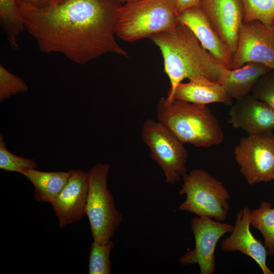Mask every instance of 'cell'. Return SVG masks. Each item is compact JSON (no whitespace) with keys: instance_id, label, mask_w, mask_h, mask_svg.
Returning a JSON list of instances; mask_svg holds the SVG:
<instances>
[{"instance_id":"obj_21","label":"cell","mask_w":274,"mask_h":274,"mask_svg":"<svg viewBox=\"0 0 274 274\" xmlns=\"http://www.w3.org/2000/svg\"><path fill=\"white\" fill-rule=\"evenodd\" d=\"M115 246L110 240L105 244L93 242L89 255V274H109L111 271L110 254Z\"/></svg>"},{"instance_id":"obj_5","label":"cell","mask_w":274,"mask_h":274,"mask_svg":"<svg viewBox=\"0 0 274 274\" xmlns=\"http://www.w3.org/2000/svg\"><path fill=\"white\" fill-rule=\"evenodd\" d=\"M110 166L97 163L88 172V191L86 215L93 242L105 244L111 240L123 220L107 187Z\"/></svg>"},{"instance_id":"obj_28","label":"cell","mask_w":274,"mask_h":274,"mask_svg":"<svg viewBox=\"0 0 274 274\" xmlns=\"http://www.w3.org/2000/svg\"><path fill=\"white\" fill-rule=\"evenodd\" d=\"M122 4H123V0H119Z\"/></svg>"},{"instance_id":"obj_19","label":"cell","mask_w":274,"mask_h":274,"mask_svg":"<svg viewBox=\"0 0 274 274\" xmlns=\"http://www.w3.org/2000/svg\"><path fill=\"white\" fill-rule=\"evenodd\" d=\"M250 224L262 234L268 255L274 256V208L271 203L264 201L258 209L252 210Z\"/></svg>"},{"instance_id":"obj_14","label":"cell","mask_w":274,"mask_h":274,"mask_svg":"<svg viewBox=\"0 0 274 274\" xmlns=\"http://www.w3.org/2000/svg\"><path fill=\"white\" fill-rule=\"evenodd\" d=\"M251 212L249 207H245L238 212L230 235L221 242V249L225 252L239 251L253 259L263 274H274L267 265L268 253L265 246L250 230Z\"/></svg>"},{"instance_id":"obj_24","label":"cell","mask_w":274,"mask_h":274,"mask_svg":"<svg viewBox=\"0 0 274 274\" xmlns=\"http://www.w3.org/2000/svg\"><path fill=\"white\" fill-rule=\"evenodd\" d=\"M251 94L274 109V71L264 75L258 81Z\"/></svg>"},{"instance_id":"obj_17","label":"cell","mask_w":274,"mask_h":274,"mask_svg":"<svg viewBox=\"0 0 274 274\" xmlns=\"http://www.w3.org/2000/svg\"><path fill=\"white\" fill-rule=\"evenodd\" d=\"M271 70L266 65L255 62H248L235 69L224 67L218 83L236 100L251 94L259 80Z\"/></svg>"},{"instance_id":"obj_4","label":"cell","mask_w":274,"mask_h":274,"mask_svg":"<svg viewBox=\"0 0 274 274\" xmlns=\"http://www.w3.org/2000/svg\"><path fill=\"white\" fill-rule=\"evenodd\" d=\"M174 0H140L123 4L116 26V35L133 42L174 28L178 24Z\"/></svg>"},{"instance_id":"obj_13","label":"cell","mask_w":274,"mask_h":274,"mask_svg":"<svg viewBox=\"0 0 274 274\" xmlns=\"http://www.w3.org/2000/svg\"><path fill=\"white\" fill-rule=\"evenodd\" d=\"M228 115V122L234 128L244 130L248 135L274 129V109L251 94L236 99Z\"/></svg>"},{"instance_id":"obj_3","label":"cell","mask_w":274,"mask_h":274,"mask_svg":"<svg viewBox=\"0 0 274 274\" xmlns=\"http://www.w3.org/2000/svg\"><path fill=\"white\" fill-rule=\"evenodd\" d=\"M156 115L157 120L184 144L208 148L223 141L222 128L207 106L161 97Z\"/></svg>"},{"instance_id":"obj_25","label":"cell","mask_w":274,"mask_h":274,"mask_svg":"<svg viewBox=\"0 0 274 274\" xmlns=\"http://www.w3.org/2000/svg\"><path fill=\"white\" fill-rule=\"evenodd\" d=\"M19 10H45L53 8L65 0H15Z\"/></svg>"},{"instance_id":"obj_7","label":"cell","mask_w":274,"mask_h":274,"mask_svg":"<svg viewBox=\"0 0 274 274\" xmlns=\"http://www.w3.org/2000/svg\"><path fill=\"white\" fill-rule=\"evenodd\" d=\"M141 135L151 159L163 170L166 182L173 185L183 178L188 157L184 144L158 120L151 119L144 121Z\"/></svg>"},{"instance_id":"obj_26","label":"cell","mask_w":274,"mask_h":274,"mask_svg":"<svg viewBox=\"0 0 274 274\" xmlns=\"http://www.w3.org/2000/svg\"><path fill=\"white\" fill-rule=\"evenodd\" d=\"M176 11L179 15L184 10L194 6H199L200 0H174Z\"/></svg>"},{"instance_id":"obj_20","label":"cell","mask_w":274,"mask_h":274,"mask_svg":"<svg viewBox=\"0 0 274 274\" xmlns=\"http://www.w3.org/2000/svg\"><path fill=\"white\" fill-rule=\"evenodd\" d=\"M244 22L258 21L271 26L274 24V0H242Z\"/></svg>"},{"instance_id":"obj_22","label":"cell","mask_w":274,"mask_h":274,"mask_svg":"<svg viewBox=\"0 0 274 274\" xmlns=\"http://www.w3.org/2000/svg\"><path fill=\"white\" fill-rule=\"evenodd\" d=\"M38 165L32 159L17 156L7 148L3 134H0V168L7 172L22 174L28 169L36 168Z\"/></svg>"},{"instance_id":"obj_15","label":"cell","mask_w":274,"mask_h":274,"mask_svg":"<svg viewBox=\"0 0 274 274\" xmlns=\"http://www.w3.org/2000/svg\"><path fill=\"white\" fill-rule=\"evenodd\" d=\"M178 22L187 26L202 47L222 65L231 69L233 55L220 39L199 6L186 9L178 16Z\"/></svg>"},{"instance_id":"obj_16","label":"cell","mask_w":274,"mask_h":274,"mask_svg":"<svg viewBox=\"0 0 274 274\" xmlns=\"http://www.w3.org/2000/svg\"><path fill=\"white\" fill-rule=\"evenodd\" d=\"M174 99L203 106L212 103L230 106L233 100L221 84L204 77L179 83L175 90Z\"/></svg>"},{"instance_id":"obj_8","label":"cell","mask_w":274,"mask_h":274,"mask_svg":"<svg viewBox=\"0 0 274 274\" xmlns=\"http://www.w3.org/2000/svg\"><path fill=\"white\" fill-rule=\"evenodd\" d=\"M240 172L249 185L273 180L274 134L271 132L242 138L234 149Z\"/></svg>"},{"instance_id":"obj_6","label":"cell","mask_w":274,"mask_h":274,"mask_svg":"<svg viewBox=\"0 0 274 274\" xmlns=\"http://www.w3.org/2000/svg\"><path fill=\"white\" fill-rule=\"evenodd\" d=\"M178 193L186 199L178 209L198 216L224 221L228 215L230 194L223 183L203 169H194L183 177Z\"/></svg>"},{"instance_id":"obj_18","label":"cell","mask_w":274,"mask_h":274,"mask_svg":"<svg viewBox=\"0 0 274 274\" xmlns=\"http://www.w3.org/2000/svg\"><path fill=\"white\" fill-rule=\"evenodd\" d=\"M25 176L33 185L35 199L40 202H50L65 186L71 170L43 172L36 168L24 172Z\"/></svg>"},{"instance_id":"obj_23","label":"cell","mask_w":274,"mask_h":274,"mask_svg":"<svg viewBox=\"0 0 274 274\" xmlns=\"http://www.w3.org/2000/svg\"><path fill=\"white\" fill-rule=\"evenodd\" d=\"M28 87L19 76L9 72L0 64V101L19 93H26Z\"/></svg>"},{"instance_id":"obj_27","label":"cell","mask_w":274,"mask_h":274,"mask_svg":"<svg viewBox=\"0 0 274 274\" xmlns=\"http://www.w3.org/2000/svg\"><path fill=\"white\" fill-rule=\"evenodd\" d=\"M140 0H123V4L125 3H130V2H133L135 1H138Z\"/></svg>"},{"instance_id":"obj_11","label":"cell","mask_w":274,"mask_h":274,"mask_svg":"<svg viewBox=\"0 0 274 274\" xmlns=\"http://www.w3.org/2000/svg\"><path fill=\"white\" fill-rule=\"evenodd\" d=\"M199 7L220 39L234 55L244 22L242 0H200Z\"/></svg>"},{"instance_id":"obj_12","label":"cell","mask_w":274,"mask_h":274,"mask_svg":"<svg viewBox=\"0 0 274 274\" xmlns=\"http://www.w3.org/2000/svg\"><path fill=\"white\" fill-rule=\"evenodd\" d=\"M70 170L71 175L65 186L50 202L60 227L79 221L86 215L88 174L80 169Z\"/></svg>"},{"instance_id":"obj_10","label":"cell","mask_w":274,"mask_h":274,"mask_svg":"<svg viewBox=\"0 0 274 274\" xmlns=\"http://www.w3.org/2000/svg\"><path fill=\"white\" fill-rule=\"evenodd\" d=\"M250 62L264 64L274 71V24L267 26L258 21L243 22L231 69Z\"/></svg>"},{"instance_id":"obj_9","label":"cell","mask_w":274,"mask_h":274,"mask_svg":"<svg viewBox=\"0 0 274 274\" xmlns=\"http://www.w3.org/2000/svg\"><path fill=\"white\" fill-rule=\"evenodd\" d=\"M191 223L195 247L181 256L179 262L185 266L197 264L200 274H213L216 268V245L223 235L231 232L233 226L207 216L196 217L191 219Z\"/></svg>"},{"instance_id":"obj_1","label":"cell","mask_w":274,"mask_h":274,"mask_svg":"<svg viewBox=\"0 0 274 274\" xmlns=\"http://www.w3.org/2000/svg\"><path fill=\"white\" fill-rule=\"evenodd\" d=\"M119 0H65L52 9L19 10L41 52L84 64L112 53L127 56L115 40Z\"/></svg>"},{"instance_id":"obj_2","label":"cell","mask_w":274,"mask_h":274,"mask_svg":"<svg viewBox=\"0 0 274 274\" xmlns=\"http://www.w3.org/2000/svg\"><path fill=\"white\" fill-rule=\"evenodd\" d=\"M149 39L158 47L163 58L164 71L170 82L167 100H173L177 86L185 79L204 77L218 82L224 66L186 25L178 23L174 28Z\"/></svg>"},{"instance_id":"obj_29","label":"cell","mask_w":274,"mask_h":274,"mask_svg":"<svg viewBox=\"0 0 274 274\" xmlns=\"http://www.w3.org/2000/svg\"><path fill=\"white\" fill-rule=\"evenodd\" d=\"M273 186H274V177H273Z\"/></svg>"}]
</instances>
